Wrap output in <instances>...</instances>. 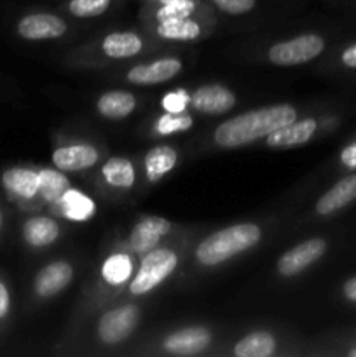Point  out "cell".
Wrapping results in <instances>:
<instances>
[{
	"label": "cell",
	"instance_id": "obj_1",
	"mask_svg": "<svg viewBox=\"0 0 356 357\" xmlns=\"http://www.w3.org/2000/svg\"><path fill=\"white\" fill-rule=\"evenodd\" d=\"M293 121H297V108L293 105H267L220 122L213 131V142L220 149H241L264 139L272 131Z\"/></svg>",
	"mask_w": 356,
	"mask_h": 357
},
{
	"label": "cell",
	"instance_id": "obj_2",
	"mask_svg": "<svg viewBox=\"0 0 356 357\" xmlns=\"http://www.w3.org/2000/svg\"><path fill=\"white\" fill-rule=\"evenodd\" d=\"M264 237V230L257 223H236L215 230L195 246L194 258L201 267H218L237 255L253 250Z\"/></svg>",
	"mask_w": 356,
	"mask_h": 357
},
{
	"label": "cell",
	"instance_id": "obj_3",
	"mask_svg": "<svg viewBox=\"0 0 356 357\" xmlns=\"http://www.w3.org/2000/svg\"><path fill=\"white\" fill-rule=\"evenodd\" d=\"M180 265V255L173 248L157 246L142 255L138 268L129 279L128 293L131 296H145L159 288L173 275Z\"/></svg>",
	"mask_w": 356,
	"mask_h": 357
},
{
	"label": "cell",
	"instance_id": "obj_4",
	"mask_svg": "<svg viewBox=\"0 0 356 357\" xmlns=\"http://www.w3.org/2000/svg\"><path fill=\"white\" fill-rule=\"evenodd\" d=\"M0 187L6 197L23 211H31L42 206L38 169L30 166H10L0 174Z\"/></svg>",
	"mask_w": 356,
	"mask_h": 357
},
{
	"label": "cell",
	"instance_id": "obj_5",
	"mask_svg": "<svg viewBox=\"0 0 356 357\" xmlns=\"http://www.w3.org/2000/svg\"><path fill=\"white\" fill-rule=\"evenodd\" d=\"M327 42L320 33H302L269 47L267 59L276 66H297L323 54Z\"/></svg>",
	"mask_w": 356,
	"mask_h": 357
},
{
	"label": "cell",
	"instance_id": "obj_6",
	"mask_svg": "<svg viewBox=\"0 0 356 357\" xmlns=\"http://www.w3.org/2000/svg\"><path fill=\"white\" fill-rule=\"evenodd\" d=\"M140 317H142V310L136 303H121L117 307H112L98 319V340L107 347L122 344L136 330Z\"/></svg>",
	"mask_w": 356,
	"mask_h": 357
},
{
	"label": "cell",
	"instance_id": "obj_7",
	"mask_svg": "<svg viewBox=\"0 0 356 357\" xmlns=\"http://www.w3.org/2000/svg\"><path fill=\"white\" fill-rule=\"evenodd\" d=\"M14 30L20 38L27 42L58 40L68 31V23L54 13H27L16 21Z\"/></svg>",
	"mask_w": 356,
	"mask_h": 357
},
{
	"label": "cell",
	"instance_id": "obj_8",
	"mask_svg": "<svg viewBox=\"0 0 356 357\" xmlns=\"http://www.w3.org/2000/svg\"><path fill=\"white\" fill-rule=\"evenodd\" d=\"M328 250V243L323 237H311L290 248L279 257L276 264V272L281 278H295L304 271L320 261Z\"/></svg>",
	"mask_w": 356,
	"mask_h": 357
},
{
	"label": "cell",
	"instance_id": "obj_9",
	"mask_svg": "<svg viewBox=\"0 0 356 357\" xmlns=\"http://www.w3.org/2000/svg\"><path fill=\"white\" fill-rule=\"evenodd\" d=\"M171 229H173L171 222L170 220L163 218V216H142V218L131 227V230H129L128 239H126V248H128L133 255L142 257V255L149 253L150 250L159 246L161 241L166 236H170Z\"/></svg>",
	"mask_w": 356,
	"mask_h": 357
},
{
	"label": "cell",
	"instance_id": "obj_10",
	"mask_svg": "<svg viewBox=\"0 0 356 357\" xmlns=\"http://www.w3.org/2000/svg\"><path fill=\"white\" fill-rule=\"evenodd\" d=\"M75 271L73 265L66 260H54L38 268L31 282V293L37 300H49L59 295L72 282Z\"/></svg>",
	"mask_w": 356,
	"mask_h": 357
},
{
	"label": "cell",
	"instance_id": "obj_11",
	"mask_svg": "<svg viewBox=\"0 0 356 357\" xmlns=\"http://www.w3.org/2000/svg\"><path fill=\"white\" fill-rule=\"evenodd\" d=\"M212 342L213 333L206 326H187L166 335L161 347L171 356H198L202 354Z\"/></svg>",
	"mask_w": 356,
	"mask_h": 357
},
{
	"label": "cell",
	"instance_id": "obj_12",
	"mask_svg": "<svg viewBox=\"0 0 356 357\" xmlns=\"http://www.w3.org/2000/svg\"><path fill=\"white\" fill-rule=\"evenodd\" d=\"M51 162L63 173L87 171L100 162V150L91 143H66L52 150Z\"/></svg>",
	"mask_w": 356,
	"mask_h": 357
},
{
	"label": "cell",
	"instance_id": "obj_13",
	"mask_svg": "<svg viewBox=\"0 0 356 357\" xmlns=\"http://www.w3.org/2000/svg\"><path fill=\"white\" fill-rule=\"evenodd\" d=\"M181 68H184V63L180 58L166 56V58L154 59V61L129 68L126 73V80L136 86H157V84L170 82L181 72Z\"/></svg>",
	"mask_w": 356,
	"mask_h": 357
},
{
	"label": "cell",
	"instance_id": "obj_14",
	"mask_svg": "<svg viewBox=\"0 0 356 357\" xmlns=\"http://www.w3.org/2000/svg\"><path fill=\"white\" fill-rule=\"evenodd\" d=\"M236 105V94L222 84H205L191 93V108L202 115H222Z\"/></svg>",
	"mask_w": 356,
	"mask_h": 357
},
{
	"label": "cell",
	"instance_id": "obj_15",
	"mask_svg": "<svg viewBox=\"0 0 356 357\" xmlns=\"http://www.w3.org/2000/svg\"><path fill=\"white\" fill-rule=\"evenodd\" d=\"M61 229L52 216L31 215L21 223V241L30 250H45L58 241Z\"/></svg>",
	"mask_w": 356,
	"mask_h": 357
},
{
	"label": "cell",
	"instance_id": "obj_16",
	"mask_svg": "<svg viewBox=\"0 0 356 357\" xmlns=\"http://www.w3.org/2000/svg\"><path fill=\"white\" fill-rule=\"evenodd\" d=\"M318 128H320V124H318L316 119L313 117L302 119V121H293L290 122V124L272 131L269 136H265V145H267L269 149L276 150L302 146L314 138Z\"/></svg>",
	"mask_w": 356,
	"mask_h": 357
},
{
	"label": "cell",
	"instance_id": "obj_17",
	"mask_svg": "<svg viewBox=\"0 0 356 357\" xmlns=\"http://www.w3.org/2000/svg\"><path fill=\"white\" fill-rule=\"evenodd\" d=\"M143 14L149 23H159L184 17H206V14H209V7L205 0H178L170 3H147Z\"/></svg>",
	"mask_w": 356,
	"mask_h": 357
},
{
	"label": "cell",
	"instance_id": "obj_18",
	"mask_svg": "<svg viewBox=\"0 0 356 357\" xmlns=\"http://www.w3.org/2000/svg\"><path fill=\"white\" fill-rule=\"evenodd\" d=\"M356 201V173L341 178L314 204L318 216H330Z\"/></svg>",
	"mask_w": 356,
	"mask_h": 357
},
{
	"label": "cell",
	"instance_id": "obj_19",
	"mask_svg": "<svg viewBox=\"0 0 356 357\" xmlns=\"http://www.w3.org/2000/svg\"><path fill=\"white\" fill-rule=\"evenodd\" d=\"M52 211L56 215L63 216L70 222H87L96 215V204L93 199L84 192L77 190V188L70 187L54 204H51Z\"/></svg>",
	"mask_w": 356,
	"mask_h": 357
},
{
	"label": "cell",
	"instance_id": "obj_20",
	"mask_svg": "<svg viewBox=\"0 0 356 357\" xmlns=\"http://www.w3.org/2000/svg\"><path fill=\"white\" fill-rule=\"evenodd\" d=\"M205 17H184V20H168L152 23L154 33L164 40L194 42L205 35Z\"/></svg>",
	"mask_w": 356,
	"mask_h": 357
},
{
	"label": "cell",
	"instance_id": "obj_21",
	"mask_svg": "<svg viewBox=\"0 0 356 357\" xmlns=\"http://www.w3.org/2000/svg\"><path fill=\"white\" fill-rule=\"evenodd\" d=\"M145 49L142 35L136 31H112L101 40V52L108 59H129L142 54Z\"/></svg>",
	"mask_w": 356,
	"mask_h": 357
},
{
	"label": "cell",
	"instance_id": "obj_22",
	"mask_svg": "<svg viewBox=\"0 0 356 357\" xmlns=\"http://www.w3.org/2000/svg\"><path fill=\"white\" fill-rule=\"evenodd\" d=\"M138 107V100L126 89L105 91L96 100V110L107 121H122Z\"/></svg>",
	"mask_w": 356,
	"mask_h": 357
},
{
	"label": "cell",
	"instance_id": "obj_23",
	"mask_svg": "<svg viewBox=\"0 0 356 357\" xmlns=\"http://www.w3.org/2000/svg\"><path fill=\"white\" fill-rule=\"evenodd\" d=\"M178 155L177 149L171 145H156L145 153L143 157V171L149 183H157L164 176L171 173L177 167Z\"/></svg>",
	"mask_w": 356,
	"mask_h": 357
},
{
	"label": "cell",
	"instance_id": "obj_24",
	"mask_svg": "<svg viewBox=\"0 0 356 357\" xmlns=\"http://www.w3.org/2000/svg\"><path fill=\"white\" fill-rule=\"evenodd\" d=\"M101 180L114 190H129L136 183V169L128 157H110L101 166Z\"/></svg>",
	"mask_w": 356,
	"mask_h": 357
},
{
	"label": "cell",
	"instance_id": "obj_25",
	"mask_svg": "<svg viewBox=\"0 0 356 357\" xmlns=\"http://www.w3.org/2000/svg\"><path fill=\"white\" fill-rule=\"evenodd\" d=\"M278 349V340L271 331L258 330L244 335L236 342L232 354L236 357H271Z\"/></svg>",
	"mask_w": 356,
	"mask_h": 357
},
{
	"label": "cell",
	"instance_id": "obj_26",
	"mask_svg": "<svg viewBox=\"0 0 356 357\" xmlns=\"http://www.w3.org/2000/svg\"><path fill=\"white\" fill-rule=\"evenodd\" d=\"M101 279L107 286L117 288L128 282L133 278V260L131 255L126 251H115L105 258L101 265Z\"/></svg>",
	"mask_w": 356,
	"mask_h": 357
},
{
	"label": "cell",
	"instance_id": "obj_27",
	"mask_svg": "<svg viewBox=\"0 0 356 357\" xmlns=\"http://www.w3.org/2000/svg\"><path fill=\"white\" fill-rule=\"evenodd\" d=\"M38 183H40V199L44 204H54L72 187L66 174L58 167H40Z\"/></svg>",
	"mask_w": 356,
	"mask_h": 357
},
{
	"label": "cell",
	"instance_id": "obj_28",
	"mask_svg": "<svg viewBox=\"0 0 356 357\" xmlns=\"http://www.w3.org/2000/svg\"><path fill=\"white\" fill-rule=\"evenodd\" d=\"M192 128H194V117L188 112H181V114L164 112L154 124V132L157 136H171L177 132H187Z\"/></svg>",
	"mask_w": 356,
	"mask_h": 357
},
{
	"label": "cell",
	"instance_id": "obj_29",
	"mask_svg": "<svg viewBox=\"0 0 356 357\" xmlns=\"http://www.w3.org/2000/svg\"><path fill=\"white\" fill-rule=\"evenodd\" d=\"M114 0H66L65 10L79 20L98 17L107 13Z\"/></svg>",
	"mask_w": 356,
	"mask_h": 357
},
{
	"label": "cell",
	"instance_id": "obj_30",
	"mask_svg": "<svg viewBox=\"0 0 356 357\" xmlns=\"http://www.w3.org/2000/svg\"><path fill=\"white\" fill-rule=\"evenodd\" d=\"M161 107L168 114H181L191 107V93L185 89H173L161 100Z\"/></svg>",
	"mask_w": 356,
	"mask_h": 357
},
{
	"label": "cell",
	"instance_id": "obj_31",
	"mask_svg": "<svg viewBox=\"0 0 356 357\" xmlns=\"http://www.w3.org/2000/svg\"><path fill=\"white\" fill-rule=\"evenodd\" d=\"M13 312V293L6 275L0 274V333L6 330Z\"/></svg>",
	"mask_w": 356,
	"mask_h": 357
},
{
	"label": "cell",
	"instance_id": "obj_32",
	"mask_svg": "<svg viewBox=\"0 0 356 357\" xmlns=\"http://www.w3.org/2000/svg\"><path fill=\"white\" fill-rule=\"evenodd\" d=\"M209 3L222 13L230 14V16H241V14L253 10V7L257 6V0H209Z\"/></svg>",
	"mask_w": 356,
	"mask_h": 357
},
{
	"label": "cell",
	"instance_id": "obj_33",
	"mask_svg": "<svg viewBox=\"0 0 356 357\" xmlns=\"http://www.w3.org/2000/svg\"><path fill=\"white\" fill-rule=\"evenodd\" d=\"M341 164L348 169H356V139L342 149Z\"/></svg>",
	"mask_w": 356,
	"mask_h": 357
},
{
	"label": "cell",
	"instance_id": "obj_34",
	"mask_svg": "<svg viewBox=\"0 0 356 357\" xmlns=\"http://www.w3.org/2000/svg\"><path fill=\"white\" fill-rule=\"evenodd\" d=\"M341 63L346 68L356 70V42L355 44L348 45V47L341 52Z\"/></svg>",
	"mask_w": 356,
	"mask_h": 357
},
{
	"label": "cell",
	"instance_id": "obj_35",
	"mask_svg": "<svg viewBox=\"0 0 356 357\" xmlns=\"http://www.w3.org/2000/svg\"><path fill=\"white\" fill-rule=\"evenodd\" d=\"M342 296H344L348 302L356 303V275L355 278H349L348 281L342 284Z\"/></svg>",
	"mask_w": 356,
	"mask_h": 357
},
{
	"label": "cell",
	"instance_id": "obj_36",
	"mask_svg": "<svg viewBox=\"0 0 356 357\" xmlns=\"http://www.w3.org/2000/svg\"><path fill=\"white\" fill-rule=\"evenodd\" d=\"M3 229H6V213H3L2 206H0V237H2Z\"/></svg>",
	"mask_w": 356,
	"mask_h": 357
},
{
	"label": "cell",
	"instance_id": "obj_37",
	"mask_svg": "<svg viewBox=\"0 0 356 357\" xmlns=\"http://www.w3.org/2000/svg\"><path fill=\"white\" fill-rule=\"evenodd\" d=\"M170 2H178V0H145V3H170Z\"/></svg>",
	"mask_w": 356,
	"mask_h": 357
},
{
	"label": "cell",
	"instance_id": "obj_38",
	"mask_svg": "<svg viewBox=\"0 0 356 357\" xmlns=\"http://www.w3.org/2000/svg\"><path fill=\"white\" fill-rule=\"evenodd\" d=\"M348 356H349V357H356V347L351 349V351L348 352Z\"/></svg>",
	"mask_w": 356,
	"mask_h": 357
}]
</instances>
